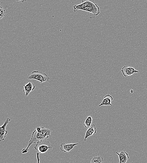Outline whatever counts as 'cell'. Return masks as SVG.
Listing matches in <instances>:
<instances>
[{"label":"cell","instance_id":"obj_4","mask_svg":"<svg viewBox=\"0 0 147 163\" xmlns=\"http://www.w3.org/2000/svg\"><path fill=\"white\" fill-rule=\"evenodd\" d=\"M53 148L52 144L46 140L38 142L34 147L35 149L41 153H45L48 150L53 149Z\"/></svg>","mask_w":147,"mask_h":163},{"label":"cell","instance_id":"obj_12","mask_svg":"<svg viewBox=\"0 0 147 163\" xmlns=\"http://www.w3.org/2000/svg\"><path fill=\"white\" fill-rule=\"evenodd\" d=\"M92 122V117L90 116H88L86 119L85 122L84 124V126L86 128L88 129L91 126Z\"/></svg>","mask_w":147,"mask_h":163},{"label":"cell","instance_id":"obj_3","mask_svg":"<svg viewBox=\"0 0 147 163\" xmlns=\"http://www.w3.org/2000/svg\"><path fill=\"white\" fill-rule=\"evenodd\" d=\"M28 80L34 79L39 81L41 83L47 82L50 79V78L46 73L41 71H35L28 75Z\"/></svg>","mask_w":147,"mask_h":163},{"label":"cell","instance_id":"obj_1","mask_svg":"<svg viewBox=\"0 0 147 163\" xmlns=\"http://www.w3.org/2000/svg\"><path fill=\"white\" fill-rule=\"evenodd\" d=\"M51 133V130L48 128L43 127L37 128L33 133L28 145L26 148L22 150V153H27L29 151L30 147L32 144L41 141L46 140L49 136H50Z\"/></svg>","mask_w":147,"mask_h":163},{"label":"cell","instance_id":"obj_15","mask_svg":"<svg viewBox=\"0 0 147 163\" xmlns=\"http://www.w3.org/2000/svg\"><path fill=\"white\" fill-rule=\"evenodd\" d=\"M27 1V0H16V1L17 3H23Z\"/></svg>","mask_w":147,"mask_h":163},{"label":"cell","instance_id":"obj_2","mask_svg":"<svg viewBox=\"0 0 147 163\" xmlns=\"http://www.w3.org/2000/svg\"><path fill=\"white\" fill-rule=\"evenodd\" d=\"M73 8L75 12L79 10L88 12L90 13L89 18L92 19L100 13V8L97 4H94L88 0H82V3L75 5Z\"/></svg>","mask_w":147,"mask_h":163},{"label":"cell","instance_id":"obj_13","mask_svg":"<svg viewBox=\"0 0 147 163\" xmlns=\"http://www.w3.org/2000/svg\"><path fill=\"white\" fill-rule=\"evenodd\" d=\"M104 161L103 157L100 156H94L91 161V163H102Z\"/></svg>","mask_w":147,"mask_h":163},{"label":"cell","instance_id":"obj_17","mask_svg":"<svg viewBox=\"0 0 147 163\" xmlns=\"http://www.w3.org/2000/svg\"><path fill=\"white\" fill-rule=\"evenodd\" d=\"M131 93H133V90H131Z\"/></svg>","mask_w":147,"mask_h":163},{"label":"cell","instance_id":"obj_5","mask_svg":"<svg viewBox=\"0 0 147 163\" xmlns=\"http://www.w3.org/2000/svg\"><path fill=\"white\" fill-rule=\"evenodd\" d=\"M11 121V119L8 118L5 120L4 124L0 127V141H4L7 134L8 131L6 130V126Z\"/></svg>","mask_w":147,"mask_h":163},{"label":"cell","instance_id":"obj_8","mask_svg":"<svg viewBox=\"0 0 147 163\" xmlns=\"http://www.w3.org/2000/svg\"><path fill=\"white\" fill-rule=\"evenodd\" d=\"M78 143L66 144L63 142L61 144L60 149L61 151L65 153L69 152L75 146L78 145Z\"/></svg>","mask_w":147,"mask_h":163},{"label":"cell","instance_id":"obj_10","mask_svg":"<svg viewBox=\"0 0 147 163\" xmlns=\"http://www.w3.org/2000/svg\"><path fill=\"white\" fill-rule=\"evenodd\" d=\"M97 132V129L96 125L93 124L87 130L85 135L84 141H86L87 138L95 135Z\"/></svg>","mask_w":147,"mask_h":163},{"label":"cell","instance_id":"obj_11","mask_svg":"<svg viewBox=\"0 0 147 163\" xmlns=\"http://www.w3.org/2000/svg\"><path fill=\"white\" fill-rule=\"evenodd\" d=\"M113 100V98L112 96L110 95H107L105 96L101 104L99 105L100 107L103 105H111L112 106L111 104V102Z\"/></svg>","mask_w":147,"mask_h":163},{"label":"cell","instance_id":"obj_14","mask_svg":"<svg viewBox=\"0 0 147 163\" xmlns=\"http://www.w3.org/2000/svg\"><path fill=\"white\" fill-rule=\"evenodd\" d=\"M6 15L5 10L3 7L1 6V7H0V20H1Z\"/></svg>","mask_w":147,"mask_h":163},{"label":"cell","instance_id":"obj_7","mask_svg":"<svg viewBox=\"0 0 147 163\" xmlns=\"http://www.w3.org/2000/svg\"><path fill=\"white\" fill-rule=\"evenodd\" d=\"M116 153L119 157L120 163H125L129 159L128 153H126L123 148L120 150L119 153L116 152Z\"/></svg>","mask_w":147,"mask_h":163},{"label":"cell","instance_id":"obj_16","mask_svg":"<svg viewBox=\"0 0 147 163\" xmlns=\"http://www.w3.org/2000/svg\"><path fill=\"white\" fill-rule=\"evenodd\" d=\"M39 153H37V162L39 163L40 162V159L39 157V155L40 154Z\"/></svg>","mask_w":147,"mask_h":163},{"label":"cell","instance_id":"obj_9","mask_svg":"<svg viewBox=\"0 0 147 163\" xmlns=\"http://www.w3.org/2000/svg\"><path fill=\"white\" fill-rule=\"evenodd\" d=\"M24 90L25 96H28L30 93L35 89L36 86L31 82L27 84L23 85Z\"/></svg>","mask_w":147,"mask_h":163},{"label":"cell","instance_id":"obj_6","mask_svg":"<svg viewBox=\"0 0 147 163\" xmlns=\"http://www.w3.org/2000/svg\"><path fill=\"white\" fill-rule=\"evenodd\" d=\"M121 71L125 77L130 76L134 73H139V72L134 67L127 66H125L123 67Z\"/></svg>","mask_w":147,"mask_h":163}]
</instances>
